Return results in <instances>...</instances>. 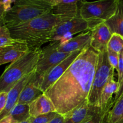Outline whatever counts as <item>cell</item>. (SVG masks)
Masks as SVG:
<instances>
[{
    "mask_svg": "<svg viewBox=\"0 0 123 123\" xmlns=\"http://www.w3.org/2000/svg\"><path fill=\"white\" fill-rule=\"evenodd\" d=\"M98 59V53L91 47L82 51L61 78L44 92L56 112L64 115L88 103Z\"/></svg>",
    "mask_w": 123,
    "mask_h": 123,
    "instance_id": "1",
    "label": "cell"
},
{
    "mask_svg": "<svg viewBox=\"0 0 123 123\" xmlns=\"http://www.w3.org/2000/svg\"><path fill=\"white\" fill-rule=\"evenodd\" d=\"M70 19L67 17L55 16L50 12L8 28L12 38L26 42L30 50L41 49L43 44L50 42L54 30L60 24Z\"/></svg>",
    "mask_w": 123,
    "mask_h": 123,
    "instance_id": "2",
    "label": "cell"
},
{
    "mask_svg": "<svg viewBox=\"0 0 123 123\" xmlns=\"http://www.w3.org/2000/svg\"><path fill=\"white\" fill-rule=\"evenodd\" d=\"M52 0H19L6 13L4 23L7 28L16 26L51 12Z\"/></svg>",
    "mask_w": 123,
    "mask_h": 123,
    "instance_id": "3",
    "label": "cell"
},
{
    "mask_svg": "<svg viewBox=\"0 0 123 123\" xmlns=\"http://www.w3.org/2000/svg\"><path fill=\"white\" fill-rule=\"evenodd\" d=\"M42 49H32L16 60L0 76V93L8 92L24 77L36 70Z\"/></svg>",
    "mask_w": 123,
    "mask_h": 123,
    "instance_id": "4",
    "label": "cell"
},
{
    "mask_svg": "<svg viewBox=\"0 0 123 123\" xmlns=\"http://www.w3.org/2000/svg\"><path fill=\"white\" fill-rule=\"evenodd\" d=\"M117 4V0H100L94 2L80 0L79 14L88 23L91 30L114 15Z\"/></svg>",
    "mask_w": 123,
    "mask_h": 123,
    "instance_id": "5",
    "label": "cell"
},
{
    "mask_svg": "<svg viewBox=\"0 0 123 123\" xmlns=\"http://www.w3.org/2000/svg\"><path fill=\"white\" fill-rule=\"evenodd\" d=\"M114 70L108 60V52L98 53L97 66L88 98L90 105L97 106L103 89L109 81L114 79Z\"/></svg>",
    "mask_w": 123,
    "mask_h": 123,
    "instance_id": "6",
    "label": "cell"
},
{
    "mask_svg": "<svg viewBox=\"0 0 123 123\" xmlns=\"http://www.w3.org/2000/svg\"><path fill=\"white\" fill-rule=\"evenodd\" d=\"M88 23L80 17V14L67 22L60 24L53 31L50 42H60L62 43L72 38L76 34L90 31Z\"/></svg>",
    "mask_w": 123,
    "mask_h": 123,
    "instance_id": "7",
    "label": "cell"
},
{
    "mask_svg": "<svg viewBox=\"0 0 123 123\" xmlns=\"http://www.w3.org/2000/svg\"><path fill=\"white\" fill-rule=\"evenodd\" d=\"M58 44V42H52L42 49L40 56L36 68V73L38 77L45 74L48 70L67 58L71 54L59 52L57 50Z\"/></svg>",
    "mask_w": 123,
    "mask_h": 123,
    "instance_id": "8",
    "label": "cell"
},
{
    "mask_svg": "<svg viewBox=\"0 0 123 123\" xmlns=\"http://www.w3.org/2000/svg\"><path fill=\"white\" fill-rule=\"evenodd\" d=\"M83 50H78L72 53L67 58L48 70L45 74L40 77L37 76L38 87L41 91L44 93L49 87L55 84L66 72Z\"/></svg>",
    "mask_w": 123,
    "mask_h": 123,
    "instance_id": "9",
    "label": "cell"
},
{
    "mask_svg": "<svg viewBox=\"0 0 123 123\" xmlns=\"http://www.w3.org/2000/svg\"><path fill=\"white\" fill-rule=\"evenodd\" d=\"M30 50L26 42L16 40L13 43L0 48V66L14 62Z\"/></svg>",
    "mask_w": 123,
    "mask_h": 123,
    "instance_id": "10",
    "label": "cell"
},
{
    "mask_svg": "<svg viewBox=\"0 0 123 123\" xmlns=\"http://www.w3.org/2000/svg\"><path fill=\"white\" fill-rule=\"evenodd\" d=\"M90 47L97 53L107 52L108 44L112 33L105 23L103 22L95 26L90 31Z\"/></svg>",
    "mask_w": 123,
    "mask_h": 123,
    "instance_id": "11",
    "label": "cell"
},
{
    "mask_svg": "<svg viewBox=\"0 0 123 123\" xmlns=\"http://www.w3.org/2000/svg\"><path fill=\"white\" fill-rule=\"evenodd\" d=\"M36 73V70L28 74L22 78L15 86L12 88L10 91L8 92V97H7V103L4 109L2 111V112L0 114V120L8 116L10 114L12 109L14 108L17 105L19 99V96L24 89V88L26 86V84L31 80L32 77L34 76Z\"/></svg>",
    "mask_w": 123,
    "mask_h": 123,
    "instance_id": "12",
    "label": "cell"
},
{
    "mask_svg": "<svg viewBox=\"0 0 123 123\" xmlns=\"http://www.w3.org/2000/svg\"><path fill=\"white\" fill-rule=\"evenodd\" d=\"M91 32H84L68 40L60 43L58 42L57 50L59 52L72 54L90 46Z\"/></svg>",
    "mask_w": 123,
    "mask_h": 123,
    "instance_id": "13",
    "label": "cell"
},
{
    "mask_svg": "<svg viewBox=\"0 0 123 123\" xmlns=\"http://www.w3.org/2000/svg\"><path fill=\"white\" fill-rule=\"evenodd\" d=\"M98 110V108L85 103L63 115L64 123H84L91 120Z\"/></svg>",
    "mask_w": 123,
    "mask_h": 123,
    "instance_id": "14",
    "label": "cell"
},
{
    "mask_svg": "<svg viewBox=\"0 0 123 123\" xmlns=\"http://www.w3.org/2000/svg\"><path fill=\"white\" fill-rule=\"evenodd\" d=\"M51 13L55 16L73 18L79 14L80 0H52Z\"/></svg>",
    "mask_w": 123,
    "mask_h": 123,
    "instance_id": "15",
    "label": "cell"
},
{
    "mask_svg": "<svg viewBox=\"0 0 123 123\" xmlns=\"http://www.w3.org/2000/svg\"><path fill=\"white\" fill-rule=\"evenodd\" d=\"M44 92L38 87L36 73L30 82L24 88L19 96L17 104L30 105Z\"/></svg>",
    "mask_w": 123,
    "mask_h": 123,
    "instance_id": "16",
    "label": "cell"
},
{
    "mask_svg": "<svg viewBox=\"0 0 123 123\" xmlns=\"http://www.w3.org/2000/svg\"><path fill=\"white\" fill-rule=\"evenodd\" d=\"M118 86L117 81L112 79L109 81L103 89L97 106L102 112L105 113L111 108L113 101V95H115L117 93Z\"/></svg>",
    "mask_w": 123,
    "mask_h": 123,
    "instance_id": "17",
    "label": "cell"
},
{
    "mask_svg": "<svg viewBox=\"0 0 123 123\" xmlns=\"http://www.w3.org/2000/svg\"><path fill=\"white\" fill-rule=\"evenodd\" d=\"M30 116L32 117L56 112V109L50 99L44 94L29 105Z\"/></svg>",
    "mask_w": 123,
    "mask_h": 123,
    "instance_id": "18",
    "label": "cell"
},
{
    "mask_svg": "<svg viewBox=\"0 0 123 123\" xmlns=\"http://www.w3.org/2000/svg\"><path fill=\"white\" fill-rule=\"evenodd\" d=\"M105 23L112 33L123 36V0H117L115 13Z\"/></svg>",
    "mask_w": 123,
    "mask_h": 123,
    "instance_id": "19",
    "label": "cell"
},
{
    "mask_svg": "<svg viewBox=\"0 0 123 123\" xmlns=\"http://www.w3.org/2000/svg\"><path fill=\"white\" fill-rule=\"evenodd\" d=\"M102 123H123V95L105 113Z\"/></svg>",
    "mask_w": 123,
    "mask_h": 123,
    "instance_id": "20",
    "label": "cell"
},
{
    "mask_svg": "<svg viewBox=\"0 0 123 123\" xmlns=\"http://www.w3.org/2000/svg\"><path fill=\"white\" fill-rule=\"evenodd\" d=\"M13 122L18 123L26 121L30 118L29 105L17 104L10 114Z\"/></svg>",
    "mask_w": 123,
    "mask_h": 123,
    "instance_id": "21",
    "label": "cell"
},
{
    "mask_svg": "<svg viewBox=\"0 0 123 123\" xmlns=\"http://www.w3.org/2000/svg\"><path fill=\"white\" fill-rule=\"evenodd\" d=\"M108 49L120 54L123 50V36L118 34H112L108 43Z\"/></svg>",
    "mask_w": 123,
    "mask_h": 123,
    "instance_id": "22",
    "label": "cell"
},
{
    "mask_svg": "<svg viewBox=\"0 0 123 123\" xmlns=\"http://www.w3.org/2000/svg\"><path fill=\"white\" fill-rule=\"evenodd\" d=\"M15 40L12 37L9 30L6 25L0 28V48L13 43Z\"/></svg>",
    "mask_w": 123,
    "mask_h": 123,
    "instance_id": "23",
    "label": "cell"
},
{
    "mask_svg": "<svg viewBox=\"0 0 123 123\" xmlns=\"http://www.w3.org/2000/svg\"><path fill=\"white\" fill-rule=\"evenodd\" d=\"M57 114L58 113L56 112H49L43 115H38L34 117H30V123H49L56 117Z\"/></svg>",
    "mask_w": 123,
    "mask_h": 123,
    "instance_id": "24",
    "label": "cell"
},
{
    "mask_svg": "<svg viewBox=\"0 0 123 123\" xmlns=\"http://www.w3.org/2000/svg\"><path fill=\"white\" fill-rule=\"evenodd\" d=\"M107 52H108V58L109 63L112 66L113 68L117 70L118 66L119 54L108 49L107 50Z\"/></svg>",
    "mask_w": 123,
    "mask_h": 123,
    "instance_id": "25",
    "label": "cell"
},
{
    "mask_svg": "<svg viewBox=\"0 0 123 123\" xmlns=\"http://www.w3.org/2000/svg\"><path fill=\"white\" fill-rule=\"evenodd\" d=\"M117 71L118 72L117 82L119 85L123 79V50L119 54L118 66Z\"/></svg>",
    "mask_w": 123,
    "mask_h": 123,
    "instance_id": "26",
    "label": "cell"
},
{
    "mask_svg": "<svg viewBox=\"0 0 123 123\" xmlns=\"http://www.w3.org/2000/svg\"><path fill=\"white\" fill-rule=\"evenodd\" d=\"M8 92H2L0 93V114L2 112L7 103Z\"/></svg>",
    "mask_w": 123,
    "mask_h": 123,
    "instance_id": "27",
    "label": "cell"
},
{
    "mask_svg": "<svg viewBox=\"0 0 123 123\" xmlns=\"http://www.w3.org/2000/svg\"><path fill=\"white\" fill-rule=\"evenodd\" d=\"M122 95H123V79H122V80H121L120 85H119L118 89L117 92V93L115 94V97H114V98L113 99L112 103V106L114 105V103H115V102L118 100V98H120Z\"/></svg>",
    "mask_w": 123,
    "mask_h": 123,
    "instance_id": "28",
    "label": "cell"
},
{
    "mask_svg": "<svg viewBox=\"0 0 123 123\" xmlns=\"http://www.w3.org/2000/svg\"><path fill=\"white\" fill-rule=\"evenodd\" d=\"M49 123H64V117L63 115L58 114Z\"/></svg>",
    "mask_w": 123,
    "mask_h": 123,
    "instance_id": "29",
    "label": "cell"
},
{
    "mask_svg": "<svg viewBox=\"0 0 123 123\" xmlns=\"http://www.w3.org/2000/svg\"><path fill=\"white\" fill-rule=\"evenodd\" d=\"M6 12H7V10L2 3V1H0V22H2L4 23V17Z\"/></svg>",
    "mask_w": 123,
    "mask_h": 123,
    "instance_id": "30",
    "label": "cell"
},
{
    "mask_svg": "<svg viewBox=\"0 0 123 123\" xmlns=\"http://www.w3.org/2000/svg\"><path fill=\"white\" fill-rule=\"evenodd\" d=\"M12 119L10 115L0 120V123H12Z\"/></svg>",
    "mask_w": 123,
    "mask_h": 123,
    "instance_id": "31",
    "label": "cell"
},
{
    "mask_svg": "<svg viewBox=\"0 0 123 123\" xmlns=\"http://www.w3.org/2000/svg\"><path fill=\"white\" fill-rule=\"evenodd\" d=\"M98 111H99V110H98ZM97 113H96V114H97ZM96 114H95L94 115V117L92 118L91 119V120H88V121H86V122H85L84 123H96Z\"/></svg>",
    "mask_w": 123,
    "mask_h": 123,
    "instance_id": "32",
    "label": "cell"
},
{
    "mask_svg": "<svg viewBox=\"0 0 123 123\" xmlns=\"http://www.w3.org/2000/svg\"><path fill=\"white\" fill-rule=\"evenodd\" d=\"M12 123H30V118L28 119V120H26V121H22V122H18V123H15V122H13V121H12Z\"/></svg>",
    "mask_w": 123,
    "mask_h": 123,
    "instance_id": "33",
    "label": "cell"
},
{
    "mask_svg": "<svg viewBox=\"0 0 123 123\" xmlns=\"http://www.w3.org/2000/svg\"><path fill=\"white\" fill-rule=\"evenodd\" d=\"M4 25H5L2 22H0V28H1L2 26H4Z\"/></svg>",
    "mask_w": 123,
    "mask_h": 123,
    "instance_id": "34",
    "label": "cell"
}]
</instances>
